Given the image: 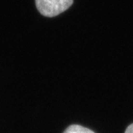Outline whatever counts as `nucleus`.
I'll return each instance as SVG.
<instances>
[{
	"mask_svg": "<svg viewBox=\"0 0 133 133\" xmlns=\"http://www.w3.org/2000/svg\"><path fill=\"white\" fill-rule=\"evenodd\" d=\"M73 0H35L38 11L46 17H55L72 5Z\"/></svg>",
	"mask_w": 133,
	"mask_h": 133,
	"instance_id": "1",
	"label": "nucleus"
},
{
	"mask_svg": "<svg viewBox=\"0 0 133 133\" xmlns=\"http://www.w3.org/2000/svg\"><path fill=\"white\" fill-rule=\"evenodd\" d=\"M124 133H133V123H132V124H130L127 128V129H126Z\"/></svg>",
	"mask_w": 133,
	"mask_h": 133,
	"instance_id": "3",
	"label": "nucleus"
},
{
	"mask_svg": "<svg viewBox=\"0 0 133 133\" xmlns=\"http://www.w3.org/2000/svg\"><path fill=\"white\" fill-rule=\"evenodd\" d=\"M63 133H95L93 131L80 125L73 124L69 126Z\"/></svg>",
	"mask_w": 133,
	"mask_h": 133,
	"instance_id": "2",
	"label": "nucleus"
}]
</instances>
